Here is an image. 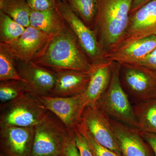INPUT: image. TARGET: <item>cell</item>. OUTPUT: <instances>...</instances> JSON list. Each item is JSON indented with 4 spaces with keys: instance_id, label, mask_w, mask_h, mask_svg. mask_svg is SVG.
I'll return each mask as SVG.
<instances>
[{
    "instance_id": "cell-1",
    "label": "cell",
    "mask_w": 156,
    "mask_h": 156,
    "mask_svg": "<svg viewBox=\"0 0 156 156\" xmlns=\"http://www.w3.org/2000/svg\"><path fill=\"white\" fill-rule=\"evenodd\" d=\"M32 61L55 73L91 72L94 68L66 22L59 31L50 37L41 52Z\"/></svg>"
},
{
    "instance_id": "cell-2",
    "label": "cell",
    "mask_w": 156,
    "mask_h": 156,
    "mask_svg": "<svg viewBox=\"0 0 156 156\" xmlns=\"http://www.w3.org/2000/svg\"><path fill=\"white\" fill-rule=\"evenodd\" d=\"M132 2L133 0H98L92 29L97 34L105 53L116 49L125 35Z\"/></svg>"
},
{
    "instance_id": "cell-3",
    "label": "cell",
    "mask_w": 156,
    "mask_h": 156,
    "mask_svg": "<svg viewBox=\"0 0 156 156\" xmlns=\"http://www.w3.org/2000/svg\"><path fill=\"white\" fill-rule=\"evenodd\" d=\"M121 66L120 63L113 62L110 83L95 106L111 119L137 128L138 125L133 106L121 82Z\"/></svg>"
},
{
    "instance_id": "cell-4",
    "label": "cell",
    "mask_w": 156,
    "mask_h": 156,
    "mask_svg": "<svg viewBox=\"0 0 156 156\" xmlns=\"http://www.w3.org/2000/svg\"><path fill=\"white\" fill-rule=\"evenodd\" d=\"M72 132L58 117L48 111L44 119L34 126L31 156L62 154L66 142Z\"/></svg>"
},
{
    "instance_id": "cell-5",
    "label": "cell",
    "mask_w": 156,
    "mask_h": 156,
    "mask_svg": "<svg viewBox=\"0 0 156 156\" xmlns=\"http://www.w3.org/2000/svg\"><path fill=\"white\" fill-rule=\"evenodd\" d=\"M48 112L37 95L25 93L9 102L0 104V126L34 127Z\"/></svg>"
},
{
    "instance_id": "cell-6",
    "label": "cell",
    "mask_w": 156,
    "mask_h": 156,
    "mask_svg": "<svg viewBox=\"0 0 156 156\" xmlns=\"http://www.w3.org/2000/svg\"><path fill=\"white\" fill-rule=\"evenodd\" d=\"M123 88L135 103L156 100V72L138 64H121Z\"/></svg>"
},
{
    "instance_id": "cell-7",
    "label": "cell",
    "mask_w": 156,
    "mask_h": 156,
    "mask_svg": "<svg viewBox=\"0 0 156 156\" xmlns=\"http://www.w3.org/2000/svg\"><path fill=\"white\" fill-rule=\"evenodd\" d=\"M56 8L75 34L93 66L107 61L105 53L95 30L87 26L69 6L67 2L57 0Z\"/></svg>"
},
{
    "instance_id": "cell-8",
    "label": "cell",
    "mask_w": 156,
    "mask_h": 156,
    "mask_svg": "<svg viewBox=\"0 0 156 156\" xmlns=\"http://www.w3.org/2000/svg\"><path fill=\"white\" fill-rule=\"evenodd\" d=\"M80 120L99 144L122 156L110 118L104 112L96 106H87Z\"/></svg>"
},
{
    "instance_id": "cell-9",
    "label": "cell",
    "mask_w": 156,
    "mask_h": 156,
    "mask_svg": "<svg viewBox=\"0 0 156 156\" xmlns=\"http://www.w3.org/2000/svg\"><path fill=\"white\" fill-rule=\"evenodd\" d=\"M16 66L19 75L31 93L38 96H51L56 83V73L33 61L17 58Z\"/></svg>"
},
{
    "instance_id": "cell-10",
    "label": "cell",
    "mask_w": 156,
    "mask_h": 156,
    "mask_svg": "<svg viewBox=\"0 0 156 156\" xmlns=\"http://www.w3.org/2000/svg\"><path fill=\"white\" fill-rule=\"evenodd\" d=\"M34 127L0 126L1 153L7 156H31Z\"/></svg>"
},
{
    "instance_id": "cell-11",
    "label": "cell",
    "mask_w": 156,
    "mask_h": 156,
    "mask_svg": "<svg viewBox=\"0 0 156 156\" xmlns=\"http://www.w3.org/2000/svg\"><path fill=\"white\" fill-rule=\"evenodd\" d=\"M154 35L156 36V0H151L130 13L126 34L116 48L138 39Z\"/></svg>"
},
{
    "instance_id": "cell-12",
    "label": "cell",
    "mask_w": 156,
    "mask_h": 156,
    "mask_svg": "<svg viewBox=\"0 0 156 156\" xmlns=\"http://www.w3.org/2000/svg\"><path fill=\"white\" fill-rule=\"evenodd\" d=\"M83 93L67 97H38L47 110L58 117L72 132L74 131L85 108Z\"/></svg>"
},
{
    "instance_id": "cell-13",
    "label": "cell",
    "mask_w": 156,
    "mask_h": 156,
    "mask_svg": "<svg viewBox=\"0 0 156 156\" xmlns=\"http://www.w3.org/2000/svg\"><path fill=\"white\" fill-rule=\"evenodd\" d=\"M110 120L122 156H154L138 128Z\"/></svg>"
},
{
    "instance_id": "cell-14",
    "label": "cell",
    "mask_w": 156,
    "mask_h": 156,
    "mask_svg": "<svg viewBox=\"0 0 156 156\" xmlns=\"http://www.w3.org/2000/svg\"><path fill=\"white\" fill-rule=\"evenodd\" d=\"M156 47V36L146 37L122 45L105 53L106 61L135 64L145 58Z\"/></svg>"
},
{
    "instance_id": "cell-15",
    "label": "cell",
    "mask_w": 156,
    "mask_h": 156,
    "mask_svg": "<svg viewBox=\"0 0 156 156\" xmlns=\"http://www.w3.org/2000/svg\"><path fill=\"white\" fill-rule=\"evenodd\" d=\"M50 37L47 34L30 26L18 39L9 45L16 58L32 61L41 52Z\"/></svg>"
},
{
    "instance_id": "cell-16",
    "label": "cell",
    "mask_w": 156,
    "mask_h": 156,
    "mask_svg": "<svg viewBox=\"0 0 156 156\" xmlns=\"http://www.w3.org/2000/svg\"><path fill=\"white\" fill-rule=\"evenodd\" d=\"M91 72L68 70L56 73V83L51 97H70L83 93L88 87Z\"/></svg>"
},
{
    "instance_id": "cell-17",
    "label": "cell",
    "mask_w": 156,
    "mask_h": 156,
    "mask_svg": "<svg viewBox=\"0 0 156 156\" xmlns=\"http://www.w3.org/2000/svg\"><path fill=\"white\" fill-rule=\"evenodd\" d=\"M112 63L107 61L94 66L88 87L83 93L84 108L95 106L106 91L111 78Z\"/></svg>"
},
{
    "instance_id": "cell-18",
    "label": "cell",
    "mask_w": 156,
    "mask_h": 156,
    "mask_svg": "<svg viewBox=\"0 0 156 156\" xmlns=\"http://www.w3.org/2000/svg\"><path fill=\"white\" fill-rule=\"evenodd\" d=\"M62 15L57 8L48 11H37L31 10L30 24L49 36L59 31L65 24Z\"/></svg>"
},
{
    "instance_id": "cell-19",
    "label": "cell",
    "mask_w": 156,
    "mask_h": 156,
    "mask_svg": "<svg viewBox=\"0 0 156 156\" xmlns=\"http://www.w3.org/2000/svg\"><path fill=\"white\" fill-rule=\"evenodd\" d=\"M133 108L138 130L156 134V100L135 103Z\"/></svg>"
},
{
    "instance_id": "cell-20",
    "label": "cell",
    "mask_w": 156,
    "mask_h": 156,
    "mask_svg": "<svg viewBox=\"0 0 156 156\" xmlns=\"http://www.w3.org/2000/svg\"><path fill=\"white\" fill-rule=\"evenodd\" d=\"M2 11L16 22L25 27L30 26V7L27 0H5L0 6Z\"/></svg>"
},
{
    "instance_id": "cell-21",
    "label": "cell",
    "mask_w": 156,
    "mask_h": 156,
    "mask_svg": "<svg viewBox=\"0 0 156 156\" xmlns=\"http://www.w3.org/2000/svg\"><path fill=\"white\" fill-rule=\"evenodd\" d=\"M16 59L9 45L0 42V82L11 80L23 81L17 71Z\"/></svg>"
},
{
    "instance_id": "cell-22",
    "label": "cell",
    "mask_w": 156,
    "mask_h": 156,
    "mask_svg": "<svg viewBox=\"0 0 156 156\" xmlns=\"http://www.w3.org/2000/svg\"><path fill=\"white\" fill-rule=\"evenodd\" d=\"M71 9L92 29L97 13L98 0H66Z\"/></svg>"
},
{
    "instance_id": "cell-23",
    "label": "cell",
    "mask_w": 156,
    "mask_h": 156,
    "mask_svg": "<svg viewBox=\"0 0 156 156\" xmlns=\"http://www.w3.org/2000/svg\"><path fill=\"white\" fill-rule=\"evenodd\" d=\"M26 28L0 11V42L10 44L22 34Z\"/></svg>"
},
{
    "instance_id": "cell-24",
    "label": "cell",
    "mask_w": 156,
    "mask_h": 156,
    "mask_svg": "<svg viewBox=\"0 0 156 156\" xmlns=\"http://www.w3.org/2000/svg\"><path fill=\"white\" fill-rule=\"evenodd\" d=\"M27 93L31 92L23 81L11 80L0 82L1 104L9 102Z\"/></svg>"
},
{
    "instance_id": "cell-25",
    "label": "cell",
    "mask_w": 156,
    "mask_h": 156,
    "mask_svg": "<svg viewBox=\"0 0 156 156\" xmlns=\"http://www.w3.org/2000/svg\"><path fill=\"white\" fill-rule=\"evenodd\" d=\"M76 128H78L86 137L94 156H122L98 143L80 120Z\"/></svg>"
},
{
    "instance_id": "cell-26",
    "label": "cell",
    "mask_w": 156,
    "mask_h": 156,
    "mask_svg": "<svg viewBox=\"0 0 156 156\" xmlns=\"http://www.w3.org/2000/svg\"><path fill=\"white\" fill-rule=\"evenodd\" d=\"M76 144L80 156H94L88 141L83 134L78 128L74 130Z\"/></svg>"
},
{
    "instance_id": "cell-27",
    "label": "cell",
    "mask_w": 156,
    "mask_h": 156,
    "mask_svg": "<svg viewBox=\"0 0 156 156\" xmlns=\"http://www.w3.org/2000/svg\"><path fill=\"white\" fill-rule=\"evenodd\" d=\"M57 0H27L31 10L37 11H48L55 9Z\"/></svg>"
},
{
    "instance_id": "cell-28",
    "label": "cell",
    "mask_w": 156,
    "mask_h": 156,
    "mask_svg": "<svg viewBox=\"0 0 156 156\" xmlns=\"http://www.w3.org/2000/svg\"><path fill=\"white\" fill-rule=\"evenodd\" d=\"M62 155L63 156H80L76 144L74 131L71 133L66 142Z\"/></svg>"
},
{
    "instance_id": "cell-29",
    "label": "cell",
    "mask_w": 156,
    "mask_h": 156,
    "mask_svg": "<svg viewBox=\"0 0 156 156\" xmlns=\"http://www.w3.org/2000/svg\"><path fill=\"white\" fill-rule=\"evenodd\" d=\"M135 64L144 66L156 72V47L145 58Z\"/></svg>"
},
{
    "instance_id": "cell-30",
    "label": "cell",
    "mask_w": 156,
    "mask_h": 156,
    "mask_svg": "<svg viewBox=\"0 0 156 156\" xmlns=\"http://www.w3.org/2000/svg\"><path fill=\"white\" fill-rule=\"evenodd\" d=\"M141 133L144 138L151 148L154 156H156V134L144 132H141Z\"/></svg>"
},
{
    "instance_id": "cell-31",
    "label": "cell",
    "mask_w": 156,
    "mask_h": 156,
    "mask_svg": "<svg viewBox=\"0 0 156 156\" xmlns=\"http://www.w3.org/2000/svg\"><path fill=\"white\" fill-rule=\"evenodd\" d=\"M151 0H133L131 5V13L140 9Z\"/></svg>"
},
{
    "instance_id": "cell-32",
    "label": "cell",
    "mask_w": 156,
    "mask_h": 156,
    "mask_svg": "<svg viewBox=\"0 0 156 156\" xmlns=\"http://www.w3.org/2000/svg\"><path fill=\"white\" fill-rule=\"evenodd\" d=\"M5 0H0V6L2 5L3 2H4Z\"/></svg>"
},
{
    "instance_id": "cell-33",
    "label": "cell",
    "mask_w": 156,
    "mask_h": 156,
    "mask_svg": "<svg viewBox=\"0 0 156 156\" xmlns=\"http://www.w3.org/2000/svg\"><path fill=\"white\" fill-rule=\"evenodd\" d=\"M0 156H7L5 155L4 154H3L2 153H1V154H0Z\"/></svg>"
},
{
    "instance_id": "cell-34",
    "label": "cell",
    "mask_w": 156,
    "mask_h": 156,
    "mask_svg": "<svg viewBox=\"0 0 156 156\" xmlns=\"http://www.w3.org/2000/svg\"><path fill=\"white\" fill-rule=\"evenodd\" d=\"M63 156V155H56V156Z\"/></svg>"
},
{
    "instance_id": "cell-35",
    "label": "cell",
    "mask_w": 156,
    "mask_h": 156,
    "mask_svg": "<svg viewBox=\"0 0 156 156\" xmlns=\"http://www.w3.org/2000/svg\"><path fill=\"white\" fill-rule=\"evenodd\" d=\"M61 1H64V2H65V1H66V0H61Z\"/></svg>"
}]
</instances>
